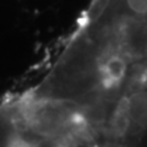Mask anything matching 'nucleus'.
<instances>
[{
    "label": "nucleus",
    "instance_id": "obj_1",
    "mask_svg": "<svg viewBox=\"0 0 147 147\" xmlns=\"http://www.w3.org/2000/svg\"><path fill=\"white\" fill-rule=\"evenodd\" d=\"M127 64L125 59L118 54L109 57L104 63L103 66V75L107 84L115 85L119 84L126 75Z\"/></svg>",
    "mask_w": 147,
    "mask_h": 147
},
{
    "label": "nucleus",
    "instance_id": "obj_2",
    "mask_svg": "<svg viewBox=\"0 0 147 147\" xmlns=\"http://www.w3.org/2000/svg\"><path fill=\"white\" fill-rule=\"evenodd\" d=\"M131 120L141 126H147V91L136 92L129 97Z\"/></svg>",
    "mask_w": 147,
    "mask_h": 147
},
{
    "label": "nucleus",
    "instance_id": "obj_3",
    "mask_svg": "<svg viewBox=\"0 0 147 147\" xmlns=\"http://www.w3.org/2000/svg\"><path fill=\"white\" fill-rule=\"evenodd\" d=\"M130 109H129V97H124L119 100L113 117V126L117 134L124 135L127 131L131 123Z\"/></svg>",
    "mask_w": 147,
    "mask_h": 147
},
{
    "label": "nucleus",
    "instance_id": "obj_4",
    "mask_svg": "<svg viewBox=\"0 0 147 147\" xmlns=\"http://www.w3.org/2000/svg\"><path fill=\"white\" fill-rule=\"evenodd\" d=\"M129 9L136 15H147V0H126Z\"/></svg>",
    "mask_w": 147,
    "mask_h": 147
}]
</instances>
